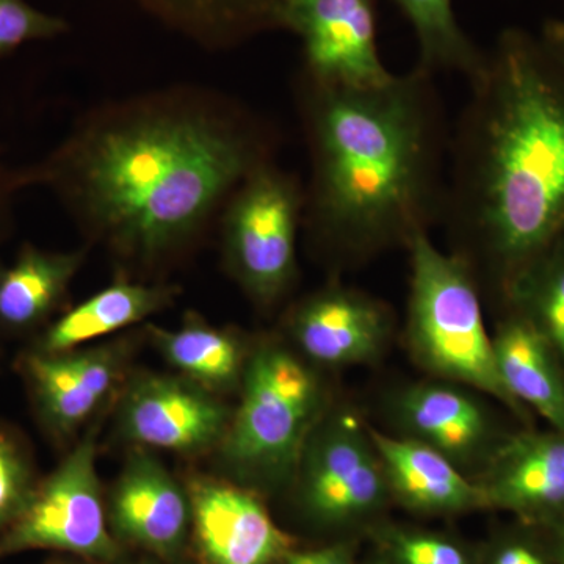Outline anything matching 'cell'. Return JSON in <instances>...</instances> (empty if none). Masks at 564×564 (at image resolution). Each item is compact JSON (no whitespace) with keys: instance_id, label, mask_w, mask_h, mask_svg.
Returning <instances> with one entry per match:
<instances>
[{"instance_id":"1","label":"cell","mask_w":564,"mask_h":564,"mask_svg":"<svg viewBox=\"0 0 564 564\" xmlns=\"http://www.w3.org/2000/svg\"><path fill=\"white\" fill-rule=\"evenodd\" d=\"M274 151L272 128L236 99L170 87L88 111L21 177L51 192L90 239L155 267L196 242Z\"/></svg>"},{"instance_id":"2","label":"cell","mask_w":564,"mask_h":564,"mask_svg":"<svg viewBox=\"0 0 564 564\" xmlns=\"http://www.w3.org/2000/svg\"><path fill=\"white\" fill-rule=\"evenodd\" d=\"M448 147L443 221L454 254L491 272L505 299L564 240V70L540 39L500 33Z\"/></svg>"},{"instance_id":"3","label":"cell","mask_w":564,"mask_h":564,"mask_svg":"<svg viewBox=\"0 0 564 564\" xmlns=\"http://www.w3.org/2000/svg\"><path fill=\"white\" fill-rule=\"evenodd\" d=\"M299 102L303 226L318 250L337 265L364 262L443 221L451 133L433 73L415 65L364 88L300 76Z\"/></svg>"},{"instance_id":"4","label":"cell","mask_w":564,"mask_h":564,"mask_svg":"<svg viewBox=\"0 0 564 564\" xmlns=\"http://www.w3.org/2000/svg\"><path fill=\"white\" fill-rule=\"evenodd\" d=\"M410 251L408 344L430 373L469 386L505 404L522 421L529 411L507 392L486 329L481 289L473 270L454 252L440 250L430 234H419Z\"/></svg>"},{"instance_id":"5","label":"cell","mask_w":564,"mask_h":564,"mask_svg":"<svg viewBox=\"0 0 564 564\" xmlns=\"http://www.w3.org/2000/svg\"><path fill=\"white\" fill-rule=\"evenodd\" d=\"M242 400L221 441L237 477L278 485L296 473L325 414V388L313 367L284 345L263 343L248 356Z\"/></svg>"},{"instance_id":"6","label":"cell","mask_w":564,"mask_h":564,"mask_svg":"<svg viewBox=\"0 0 564 564\" xmlns=\"http://www.w3.org/2000/svg\"><path fill=\"white\" fill-rule=\"evenodd\" d=\"M303 217L302 182L274 161L256 169L221 210L226 269L259 306L280 303L299 278Z\"/></svg>"},{"instance_id":"7","label":"cell","mask_w":564,"mask_h":564,"mask_svg":"<svg viewBox=\"0 0 564 564\" xmlns=\"http://www.w3.org/2000/svg\"><path fill=\"white\" fill-rule=\"evenodd\" d=\"M98 425L36 486L31 503L0 533V560L31 551H55L117 564L122 549L111 533L96 470Z\"/></svg>"},{"instance_id":"8","label":"cell","mask_w":564,"mask_h":564,"mask_svg":"<svg viewBox=\"0 0 564 564\" xmlns=\"http://www.w3.org/2000/svg\"><path fill=\"white\" fill-rule=\"evenodd\" d=\"M300 503L322 527L358 524L388 502V480L380 455L352 414L323 417L300 459Z\"/></svg>"},{"instance_id":"9","label":"cell","mask_w":564,"mask_h":564,"mask_svg":"<svg viewBox=\"0 0 564 564\" xmlns=\"http://www.w3.org/2000/svg\"><path fill=\"white\" fill-rule=\"evenodd\" d=\"M278 31L299 36L300 76L333 87H375L391 79L378 47L375 0H284Z\"/></svg>"},{"instance_id":"10","label":"cell","mask_w":564,"mask_h":564,"mask_svg":"<svg viewBox=\"0 0 564 564\" xmlns=\"http://www.w3.org/2000/svg\"><path fill=\"white\" fill-rule=\"evenodd\" d=\"M231 417L202 386L184 377L144 373L126 389L118 426L129 443L193 455L221 444Z\"/></svg>"},{"instance_id":"11","label":"cell","mask_w":564,"mask_h":564,"mask_svg":"<svg viewBox=\"0 0 564 564\" xmlns=\"http://www.w3.org/2000/svg\"><path fill=\"white\" fill-rule=\"evenodd\" d=\"M126 347L106 344L65 352L22 355V377L44 429L63 440L87 423L120 384Z\"/></svg>"},{"instance_id":"12","label":"cell","mask_w":564,"mask_h":564,"mask_svg":"<svg viewBox=\"0 0 564 564\" xmlns=\"http://www.w3.org/2000/svg\"><path fill=\"white\" fill-rule=\"evenodd\" d=\"M192 534L202 564H281L292 540L248 489L195 478L188 486Z\"/></svg>"},{"instance_id":"13","label":"cell","mask_w":564,"mask_h":564,"mask_svg":"<svg viewBox=\"0 0 564 564\" xmlns=\"http://www.w3.org/2000/svg\"><path fill=\"white\" fill-rule=\"evenodd\" d=\"M392 313L380 300L343 284L304 296L288 317L293 343L326 367L373 361L392 333Z\"/></svg>"},{"instance_id":"14","label":"cell","mask_w":564,"mask_h":564,"mask_svg":"<svg viewBox=\"0 0 564 564\" xmlns=\"http://www.w3.org/2000/svg\"><path fill=\"white\" fill-rule=\"evenodd\" d=\"M107 521L118 543L174 562L192 533L191 496L155 456L135 454L111 489Z\"/></svg>"},{"instance_id":"15","label":"cell","mask_w":564,"mask_h":564,"mask_svg":"<svg viewBox=\"0 0 564 564\" xmlns=\"http://www.w3.org/2000/svg\"><path fill=\"white\" fill-rule=\"evenodd\" d=\"M478 485L486 508L510 511L532 524L564 518V433L527 430L503 437Z\"/></svg>"},{"instance_id":"16","label":"cell","mask_w":564,"mask_h":564,"mask_svg":"<svg viewBox=\"0 0 564 564\" xmlns=\"http://www.w3.org/2000/svg\"><path fill=\"white\" fill-rule=\"evenodd\" d=\"M404 436L447 456L459 469L488 463L502 443L491 415L473 393L448 383H419L393 399Z\"/></svg>"},{"instance_id":"17","label":"cell","mask_w":564,"mask_h":564,"mask_svg":"<svg viewBox=\"0 0 564 564\" xmlns=\"http://www.w3.org/2000/svg\"><path fill=\"white\" fill-rule=\"evenodd\" d=\"M388 480L389 491L415 513L451 516L486 508L480 485L456 464L411 437H393L369 429Z\"/></svg>"},{"instance_id":"18","label":"cell","mask_w":564,"mask_h":564,"mask_svg":"<svg viewBox=\"0 0 564 564\" xmlns=\"http://www.w3.org/2000/svg\"><path fill=\"white\" fill-rule=\"evenodd\" d=\"M497 372L519 406L564 433V366L543 333L514 310L492 337Z\"/></svg>"},{"instance_id":"19","label":"cell","mask_w":564,"mask_h":564,"mask_svg":"<svg viewBox=\"0 0 564 564\" xmlns=\"http://www.w3.org/2000/svg\"><path fill=\"white\" fill-rule=\"evenodd\" d=\"M84 261L85 250L22 245L13 262L0 263V329L24 334L46 325L61 310Z\"/></svg>"},{"instance_id":"20","label":"cell","mask_w":564,"mask_h":564,"mask_svg":"<svg viewBox=\"0 0 564 564\" xmlns=\"http://www.w3.org/2000/svg\"><path fill=\"white\" fill-rule=\"evenodd\" d=\"M180 289L120 280L66 311L40 334L32 350L65 352L137 325L172 306Z\"/></svg>"},{"instance_id":"21","label":"cell","mask_w":564,"mask_h":564,"mask_svg":"<svg viewBox=\"0 0 564 564\" xmlns=\"http://www.w3.org/2000/svg\"><path fill=\"white\" fill-rule=\"evenodd\" d=\"M185 39L212 51L232 50L278 31L284 0H132Z\"/></svg>"},{"instance_id":"22","label":"cell","mask_w":564,"mask_h":564,"mask_svg":"<svg viewBox=\"0 0 564 564\" xmlns=\"http://www.w3.org/2000/svg\"><path fill=\"white\" fill-rule=\"evenodd\" d=\"M151 336L165 361L206 391H229L242 383L247 348L231 329L209 325L199 315H187L180 328H151Z\"/></svg>"},{"instance_id":"23","label":"cell","mask_w":564,"mask_h":564,"mask_svg":"<svg viewBox=\"0 0 564 564\" xmlns=\"http://www.w3.org/2000/svg\"><path fill=\"white\" fill-rule=\"evenodd\" d=\"M413 28L417 66L436 74L452 70L467 80L481 68V51L459 24L454 0H392Z\"/></svg>"},{"instance_id":"24","label":"cell","mask_w":564,"mask_h":564,"mask_svg":"<svg viewBox=\"0 0 564 564\" xmlns=\"http://www.w3.org/2000/svg\"><path fill=\"white\" fill-rule=\"evenodd\" d=\"M507 300L543 333L564 366V240L516 278Z\"/></svg>"},{"instance_id":"25","label":"cell","mask_w":564,"mask_h":564,"mask_svg":"<svg viewBox=\"0 0 564 564\" xmlns=\"http://www.w3.org/2000/svg\"><path fill=\"white\" fill-rule=\"evenodd\" d=\"M39 484L31 452L17 433L0 425V533L21 518Z\"/></svg>"},{"instance_id":"26","label":"cell","mask_w":564,"mask_h":564,"mask_svg":"<svg viewBox=\"0 0 564 564\" xmlns=\"http://www.w3.org/2000/svg\"><path fill=\"white\" fill-rule=\"evenodd\" d=\"M68 31L66 20L36 9L29 0H0V58L25 44L55 40Z\"/></svg>"},{"instance_id":"27","label":"cell","mask_w":564,"mask_h":564,"mask_svg":"<svg viewBox=\"0 0 564 564\" xmlns=\"http://www.w3.org/2000/svg\"><path fill=\"white\" fill-rule=\"evenodd\" d=\"M381 544L392 564H475L463 544L444 534L386 529Z\"/></svg>"},{"instance_id":"28","label":"cell","mask_w":564,"mask_h":564,"mask_svg":"<svg viewBox=\"0 0 564 564\" xmlns=\"http://www.w3.org/2000/svg\"><path fill=\"white\" fill-rule=\"evenodd\" d=\"M484 564H560L551 544L527 534H508L492 544Z\"/></svg>"},{"instance_id":"29","label":"cell","mask_w":564,"mask_h":564,"mask_svg":"<svg viewBox=\"0 0 564 564\" xmlns=\"http://www.w3.org/2000/svg\"><path fill=\"white\" fill-rule=\"evenodd\" d=\"M24 191L21 169H13L0 154V240L9 236L14 225L18 193Z\"/></svg>"},{"instance_id":"30","label":"cell","mask_w":564,"mask_h":564,"mask_svg":"<svg viewBox=\"0 0 564 564\" xmlns=\"http://www.w3.org/2000/svg\"><path fill=\"white\" fill-rule=\"evenodd\" d=\"M281 564H352V556L347 545L337 544L313 551H292Z\"/></svg>"},{"instance_id":"31","label":"cell","mask_w":564,"mask_h":564,"mask_svg":"<svg viewBox=\"0 0 564 564\" xmlns=\"http://www.w3.org/2000/svg\"><path fill=\"white\" fill-rule=\"evenodd\" d=\"M540 40L545 51L564 70V20L549 21Z\"/></svg>"},{"instance_id":"32","label":"cell","mask_w":564,"mask_h":564,"mask_svg":"<svg viewBox=\"0 0 564 564\" xmlns=\"http://www.w3.org/2000/svg\"><path fill=\"white\" fill-rule=\"evenodd\" d=\"M544 527H547L549 533H551L549 544H551L556 560L560 564H564V518L556 519V521Z\"/></svg>"},{"instance_id":"33","label":"cell","mask_w":564,"mask_h":564,"mask_svg":"<svg viewBox=\"0 0 564 564\" xmlns=\"http://www.w3.org/2000/svg\"><path fill=\"white\" fill-rule=\"evenodd\" d=\"M367 564H392V563L389 562L388 558H384V560H375V562H370V563H367Z\"/></svg>"},{"instance_id":"34","label":"cell","mask_w":564,"mask_h":564,"mask_svg":"<svg viewBox=\"0 0 564 564\" xmlns=\"http://www.w3.org/2000/svg\"><path fill=\"white\" fill-rule=\"evenodd\" d=\"M133 564H151L150 562H140V563H133Z\"/></svg>"}]
</instances>
